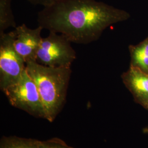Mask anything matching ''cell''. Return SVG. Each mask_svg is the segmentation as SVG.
Instances as JSON below:
<instances>
[{"label":"cell","instance_id":"6","mask_svg":"<svg viewBox=\"0 0 148 148\" xmlns=\"http://www.w3.org/2000/svg\"><path fill=\"white\" fill-rule=\"evenodd\" d=\"M42 29L40 26L30 29L23 24L10 32L14 47L25 63L36 62L37 52L42 40L41 35Z\"/></svg>","mask_w":148,"mask_h":148},{"label":"cell","instance_id":"2","mask_svg":"<svg viewBox=\"0 0 148 148\" xmlns=\"http://www.w3.org/2000/svg\"><path fill=\"white\" fill-rule=\"evenodd\" d=\"M26 70L36 85L45 108L46 119L53 122L66 101L71 67L53 68L30 62L26 63Z\"/></svg>","mask_w":148,"mask_h":148},{"label":"cell","instance_id":"1","mask_svg":"<svg viewBox=\"0 0 148 148\" xmlns=\"http://www.w3.org/2000/svg\"><path fill=\"white\" fill-rule=\"evenodd\" d=\"M130 18L127 11L95 0H57L37 14L38 26L64 35L71 42L97 41L107 27Z\"/></svg>","mask_w":148,"mask_h":148},{"label":"cell","instance_id":"13","mask_svg":"<svg viewBox=\"0 0 148 148\" xmlns=\"http://www.w3.org/2000/svg\"><path fill=\"white\" fill-rule=\"evenodd\" d=\"M143 108H144L145 109H147V110H148V103Z\"/></svg>","mask_w":148,"mask_h":148},{"label":"cell","instance_id":"8","mask_svg":"<svg viewBox=\"0 0 148 148\" xmlns=\"http://www.w3.org/2000/svg\"><path fill=\"white\" fill-rule=\"evenodd\" d=\"M130 65L148 73V36L136 45H130Z\"/></svg>","mask_w":148,"mask_h":148},{"label":"cell","instance_id":"5","mask_svg":"<svg viewBox=\"0 0 148 148\" xmlns=\"http://www.w3.org/2000/svg\"><path fill=\"white\" fill-rule=\"evenodd\" d=\"M26 68V63L13 46L11 32L0 36V89L3 92L16 83Z\"/></svg>","mask_w":148,"mask_h":148},{"label":"cell","instance_id":"3","mask_svg":"<svg viewBox=\"0 0 148 148\" xmlns=\"http://www.w3.org/2000/svg\"><path fill=\"white\" fill-rule=\"evenodd\" d=\"M11 105L37 118H46L42 101L36 85L26 68L19 79L3 92Z\"/></svg>","mask_w":148,"mask_h":148},{"label":"cell","instance_id":"7","mask_svg":"<svg viewBox=\"0 0 148 148\" xmlns=\"http://www.w3.org/2000/svg\"><path fill=\"white\" fill-rule=\"evenodd\" d=\"M123 84L134 101L144 107L148 103V73L132 65L121 75Z\"/></svg>","mask_w":148,"mask_h":148},{"label":"cell","instance_id":"11","mask_svg":"<svg viewBox=\"0 0 148 148\" xmlns=\"http://www.w3.org/2000/svg\"><path fill=\"white\" fill-rule=\"evenodd\" d=\"M38 148H74L68 145L64 140L58 138H53L47 140L40 141Z\"/></svg>","mask_w":148,"mask_h":148},{"label":"cell","instance_id":"12","mask_svg":"<svg viewBox=\"0 0 148 148\" xmlns=\"http://www.w3.org/2000/svg\"><path fill=\"white\" fill-rule=\"evenodd\" d=\"M27 2L34 5H42L43 7L51 5L57 0H27Z\"/></svg>","mask_w":148,"mask_h":148},{"label":"cell","instance_id":"9","mask_svg":"<svg viewBox=\"0 0 148 148\" xmlns=\"http://www.w3.org/2000/svg\"><path fill=\"white\" fill-rule=\"evenodd\" d=\"M12 2V0H0V36L9 27H16Z\"/></svg>","mask_w":148,"mask_h":148},{"label":"cell","instance_id":"4","mask_svg":"<svg viewBox=\"0 0 148 148\" xmlns=\"http://www.w3.org/2000/svg\"><path fill=\"white\" fill-rule=\"evenodd\" d=\"M71 43L63 35L49 32L47 37L42 38L36 62L53 68L71 67L76 58Z\"/></svg>","mask_w":148,"mask_h":148},{"label":"cell","instance_id":"10","mask_svg":"<svg viewBox=\"0 0 148 148\" xmlns=\"http://www.w3.org/2000/svg\"><path fill=\"white\" fill-rule=\"evenodd\" d=\"M40 140L16 136H3L0 142V148H38Z\"/></svg>","mask_w":148,"mask_h":148}]
</instances>
